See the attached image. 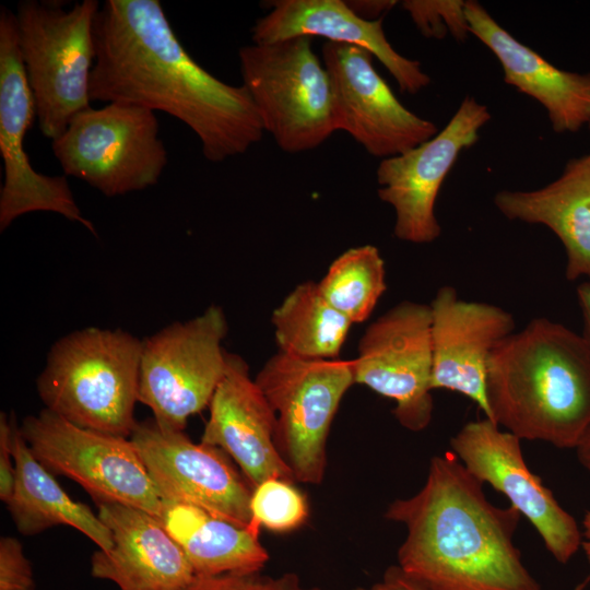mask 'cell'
Masks as SVG:
<instances>
[{"label":"cell","mask_w":590,"mask_h":590,"mask_svg":"<svg viewBox=\"0 0 590 590\" xmlns=\"http://www.w3.org/2000/svg\"><path fill=\"white\" fill-rule=\"evenodd\" d=\"M494 203L507 219L542 224L559 238L567 280L590 279V154L569 161L550 185L530 191L502 190Z\"/></svg>","instance_id":"7402d4cb"},{"label":"cell","mask_w":590,"mask_h":590,"mask_svg":"<svg viewBox=\"0 0 590 590\" xmlns=\"http://www.w3.org/2000/svg\"><path fill=\"white\" fill-rule=\"evenodd\" d=\"M483 485L451 450L434 456L421 489L384 514L406 531L397 565L426 590H542L514 543L520 512Z\"/></svg>","instance_id":"7a4b0ae2"},{"label":"cell","mask_w":590,"mask_h":590,"mask_svg":"<svg viewBox=\"0 0 590 590\" xmlns=\"http://www.w3.org/2000/svg\"><path fill=\"white\" fill-rule=\"evenodd\" d=\"M36 116L35 101L22 61L16 17L9 9L0 12V154L4 178L0 190V232L30 212L58 213L96 235L75 202L64 176L36 172L24 150L26 131Z\"/></svg>","instance_id":"8fae6325"},{"label":"cell","mask_w":590,"mask_h":590,"mask_svg":"<svg viewBox=\"0 0 590 590\" xmlns=\"http://www.w3.org/2000/svg\"><path fill=\"white\" fill-rule=\"evenodd\" d=\"M255 380L275 414L274 442L295 482L320 484L332 421L355 384L352 359H307L278 351Z\"/></svg>","instance_id":"ba28073f"},{"label":"cell","mask_w":590,"mask_h":590,"mask_svg":"<svg viewBox=\"0 0 590 590\" xmlns=\"http://www.w3.org/2000/svg\"><path fill=\"white\" fill-rule=\"evenodd\" d=\"M575 450L580 464L590 472V429L582 437Z\"/></svg>","instance_id":"e575fe53"},{"label":"cell","mask_w":590,"mask_h":590,"mask_svg":"<svg viewBox=\"0 0 590 590\" xmlns=\"http://www.w3.org/2000/svg\"><path fill=\"white\" fill-rule=\"evenodd\" d=\"M92 101L137 104L188 126L213 163L246 153L264 133L241 84L225 83L186 51L157 0H107L93 23Z\"/></svg>","instance_id":"6da1fadb"},{"label":"cell","mask_w":590,"mask_h":590,"mask_svg":"<svg viewBox=\"0 0 590 590\" xmlns=\"http://www.w3.org/2000/svg\"><path fill=\"white\" fill-rule=\"evenodd\" d=\"M129 438L164 502L192 505L251 529L252 488L223 450L196 444L153 417L138 422Z\"/></svg>","instance_id":"4fadbf2b"},{"label":"cell","mask_w":590,"mask_h":590,"mask_svg":"<svg viewBox=\"0 0 590 590\" xmlns=\"http://www.w3.org/2000/svg\"><path fill=\"white\" fill-rule=\"evenodd\" d=\"M577 298L582 316V338L590 351V281L582 282L577 287Z\"/></svg>","instance_id":"836d02e7"},{"label":"cell","mask_w":590,"mask_h":590,"mask_svg":"<svg viewBox=\"0 0 590 590\" xmlns=\"http://www.w3.org/2000/svg\"><path fill=\"white\" fill-rule=\"evenodd\" d=\"M250 514L252 530L260 533L266 528L274 533H287L306 522L309 506L294 482L274 477L252 487Z\"/></svg>","instance_id":"4316f807"},{"label":"cell","mask_w":590,"mask_h":590,"mask_svg":"<svg viewBox=\"0 0 590 590\" xmlns=\"http://www.w3.org/2000/svg\"><path fill=\"white\" fill-rule=\"evenodd\" d=\"M251 27L252 43L308 36L368 50L390 72L404 93L416 94L430 83L421 63L400 55L386 37L382 19L357 16L344 0H274Z\"/></svg>","instance_id":"ffe728a7"},{"label":"cell","mask_w":590,"mask_h":590,"mask_svg":"<svg viewBox=\"0 0 590 590\" xmlns=\"http://www.w3.org/2000/svg\"><path fill=\"white\" fill-rule=\"evenodd\" d=\"M366 49L324 42L321 60L330 78L337 130L349 133L370 155H400L438 133L397 98Z\"/></svg>","instance_id":"9a60e30c"},{"label":"cell","mask_w":590,"mask_h":590,"mask_svg":"<svg viewBox=\"0 0 590 590\" xmlns=\"http://www.w3.org/2000/svg\"><path fill=\"white\" fill-rule=\"evenodd\" d=\"M96 505L114 544L93 553L94 578L120 590H188L197 574L156 516L118 503Z\"/></svg>","instance_id":"d6986e66"},{"label":"cell","mask_w":590,"mask_h":590,"mask_svg":"<svg viewBox=\"0 0 590 590\" xmlns=\"http://www.w3.org/2000/svg\"><path fill=\"white\" fill-rule=\"evenodd\" d=\"M347 7L361 19L377 21L389 12L397 3L396 0H347Z\"/></svg>","instance_id":"d6a6232c"},{"label":"cell","mask_w":590,"mask_h":590,"mask_svg":"<svg viewBox=\"0 0 590 590\" xmlns=\"http://www.w3.org/2000/svg\"><path fill=\"white\" fill-rule=\"evenodd\" d=\"M227 330L225 312L211 305L142 340L138 400L160 426L184 430L190 416L209 406L226 369Z\"/></svg>","instance_id":"9c48e42d"},{"label":"cell","mask_w":590,"mask_h":590,"mask_svg":"<svg viewBox=\"0 0 590 590\" xmlns=\"http://www.w3.org/2000/svg\"><path fill=\"white\" fill-rule=\"evenodd\" d=\"M101 4L26 0L15 13L17 45L42 133L58 139L72 118L91 107L90 80L96 59L93 23Z\"/></svg>","instance_id":"5b68a950"},{"label":"cell","mask_w":590,"mask_h":590,"mask_svg":"<svg viewBox=\"0 0 590 590\" xmlns=\"http://www.w3.org/2000/svg\"><path fill=\"white\" fill-rule=\"evenodd\" d=\"M432 389L461 393L489 420L485 380L488 358L500 341L515 332L512 315L504 308L459 297L441 286L430 303Z\"/></svg>","instance_id":"e0dca14e"},{"label":"cell","mask_w":590,"mask_h":590,"mask_svg":"<svg viewBox=\"0 0 590 590\" xmlns=\"http://www.w3.org/2000/svg\"><path fill=\"white\" fill-rule=\"evenodd\" d=\"M238 59L263 130L282 151H310L337 131L330 78L311 37L252 43Z\"/></svg>","instance_id":"8992f818"},{"label":"cell","mask_w":590,"mask_h":590,"mask_svg":"<svg viewBox=\"0 0 590 590\" xmlns=\"http://www.w3.org/2000/svg\"><path fill=\"white\" fill-rule=\"evenodd\" d=\"M13 422L4 412L0 414V499L8 503L15 485V460L12 448Z\"/></svg>","instance_id":"4dcf8cb0"},{"label":"cell","mask_w":590,"mask_h":590,"mask_svg":"<svg viewBox=\"0 0 590 590\" xmlns=\"http://www.w3.org/2000/svg\"><path fill=\"white\" fill-rule=\"evenodd\" d=\"M209 409L200 442L232 457L251 488L274 477L295 483L274 442L275 414L241 356L227 353Z\"/></svg>","instance_id":"ac0fdd59"},{"label":"cell","mask_w":590,"mask_h":590,"mask_svg":"<svg viewBox=\"0 0 590 590\" xmlns=\"http://www.w3.org/2000/svg\"><path fill=\"white\" fill-rule=\"evenodd\" d=\"M489 119L488 108L467 96L435 137L381 160L376 172L378 197L394 210L398 239L428 244L439 237L435 204L440 187L459 154L477 141L479 131Z\"/></svg>","instance_id":"2e32d148"},{"label":"cell","mask_w":590,"mask_h":590,"mask_svg":"<svg viewBox=\"0 0 590 590\" xmlns=\"http://www.w3.org/2000/svg\"><path fill=\"white\" fill-rule=\"evenodd\" d=\"M588 127H589V130H590V121H589V123H588Z\"/></svg>","instance_id":"8d00e7d4"},{"label":"cell","mask_w":590,"mask_h":590,"mask_svg":"<svg viewBox=\"0 0 590 590\" xmlns=\"http://www.w3.org/2000/svg\"><path fill=\"white\" fill-rule=\"evenodd\" d=\"M581 548L585 553V556L590 565V510H588L581 522Z\"/></svg>","instance_id":"d590c367"},{"label":"cell","mask_w":590,"mask_h":590,"mask_svg":"<svg viewBox=\"0 0 590 590\" xmlns=\"http://www.w3.org/2000/svg\"><path fill=\"white\" fill-rule=\"evenodd\" d=\"M35 581L21 542L12 536L0 540V590H34Z\"/></svg>","instance_id":"f546056e"},{"label":"cell","mask_w":590,"mask_h":590,"mask_svg":"<svg viewBox=\"0 0 590 590\" xmlns=\"http://www.w3.org/2000/svg\"><path fill=\"white\" fill-rule=\"evenodd\" d=\"M403 9L423 36L441 39L451 34L463 40L470 33L465 15V1L461 0H406Z\"/></svg>","instance_id":"83f0119b"},{"label":"cell","mask_w":590,"mask_h":590,"mask_svg":"<svg viewBox=\"0 0 590 590\" xmlns=\"http://www.w3.org/2000/svg\"><path fill=\"white\" fill-rule=\"evenodd\" d=\"M469 31L498 59L505 83L538 101L556 132H576L590 121V73L550 63L500 26L477 1H465Z\"/></svg>","instance_id":"44dd1931"},{"label":"cell","mask_w":590,"mask_h":590,"mask_svg":"<svg viewBox=\"0 0 590 590\" xmlns=\"http://www.w3.org/2000/svg\"><path fill=\"white\" fill-rule=\"evenodd\" d=\"M489 420L521 440L575 449L590 429V351L581 334L534 318L492 352Z\"/></svg>","instance_id":"3957f363"},{"label":"cell","mask_w":590,"mask_h":590,"mask_svg":"<svg viewBox=\"0 0 590 590\" xmlns=\"http://www.w3.org/2000/svg\"><path fill=\"white\" fill-rule=\"evenodd\" d=\"M318 287L352 323L365 321L387 288L385 261L378 248L363 245L345 250L332 261Z\"/></svg>","instance_id":"484cf974"},{"label":"cell","mask_w":590,"mask_h":590,"mask_svg":"<svg viewBox=\"0 0 590 590\" xmlns=\"http://www.w3.org/2000/svg\"><path fill=\"white\" fill-rule=\"evenodd\" d=\"M271 322L279 351L307 359L338 358L352 326L312 281L291 291L273 310Z\"/></svg>","instance_id":"d4e9b609"},{"label":"cell","mask_w":590,"mask_h":590,"mask_svg":"<svg viewBox=\"0 0 590 590\" xmlns=\"http://www.w3.org/2000/svg\"><path fill=\"white\" fill-rule=\"evenodd\" d=\"M197 576L261 571L270 555L260 533L188 504L164 502L157 517Z\"/></svg>","instance_id":"cb8c5ba5"},{"label":"cell","mask_w":590,"mask_h":590,"mask_svg":"<svg viewBox=\"0 0 590 590\" xmlns=\"http://www.w3.org/2000/svg\"><path fill=\"white\" fill-rule=\"evenodd\" d=\"M142 340L88 327L56 341L36 387L45 409L84 428L127 437L137 421Z\"/></svg>","instance_id":"277c9868"},{"label":"cell","mask_w":590,"mask_h":590,"mask_svg":"<svg viewBox=\"0 0 590 590\" xmlns=\"http://www.w3.org/2000/svg\"><path fill=\"white\" fill-rule=\"evenodd\" d=\"M590 585V574L578 582L573 590H587ZM353 590H426L420 583L406 576L398 565L389 566L382 577L369 586L357 587Z\"/></svg>","instance_id":"1f68e13d"},{"label":"cell","mask_w":590,"mask_h":590,"mask_svg":"<svg viewBox=\"0 0 590 590\" xmlns=\"http://www.w3.org/2000/svg\"><path fill=\"white\" fill-rule=\"evenodd\" d=\"M352 359L355 384L396 402L399 424L421 432L433 417L430 306L401 302L373 321Z\"/></svg>","instance_id":"7c38bea8"},{"label":"cell","mask_w":590,"mask_h":590,"mask_svg":"<svg viewBox=\"0 0 590 590\" xmlns=\"http://www.w3.org/2000/svg\"><path fill=\"white\" fill-rule=\"evenodd\" d=\"M158 132L154 110L114 102L76 114L51 146L66 175L113 198L157 184L168 161Z\"/></svg>","instance_id":"52a82bcc"},{"label":"cell","mask_w":590,"mask_h":590,"mask_svg":"<svg viewBox=\"0 0 590 590\" xmlns=\"http://www.w3.org/2000/svg\"><path fill=\"white\" fill-rule=\"evenodd\" d=\"M188 590H326L305 587L293 573L280 576L255 573H228L217 576H197Z\"/></svg>","instance_id":"f1b7e54d"},{"label":"cell","mask_w":590,"mask_h":590,"mask_svg":"<svg viewBox=\"0 0 590 590\" xmlns=\"http://www.w3.org/2000/svg\"><path fill=\"white\" fill-rule=\"evenodd\" d=\"M450 448L474 477L503 493L529 520L556 562L567 564L581 548V528L528 468L518 436L484 417L464 424Z\"/></svg>","instance_id":"5bb4252c"},{"label":"cell","mask_w":590,"mask_h":590,"mask_svg":"<svg viewBox=\"0 0 590 590\" xmlns=\"http://www.w3.org/2000/svg\"><path fill=\"white\" fill-rule=\"evenodd\" d=\"M15 485L5 504L17 531L35 535L56 526H69L86 535L99 550L113 547L110 530L86 505L73 500L32 453L12 414Z\"/></svg>","instance_id":"603a6c76"},{"label":"cell","mask_w":590,"mask_h":590,"mask_svg":"<svg viewBox=\"0 0 590 590\" xmlns=\"http://www.w3.org/2000/svg\"><path fill=\"white\" fill-rule=\"evenodd\" d=\"M20 430L49 472L81 485L95 504L118 503L160 516L164 500L130 438L80 427L47 409L27 415Z\"/></svg>","instance_id":"30bf717a"}]
</instances>
